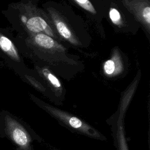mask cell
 <instances>
[{
	"label": "cell",
	"mask_w": 150,
	"mask_h": 150,
	"mask_svg": "<svg viewBox=\"0 0 150 150\" xmlns=\"http://www.w3.org/2000/svg\"><path fill=\"white\" fill-rule=\"evenodd\" d=\"M28 29L34 32L45 30L48 26L46 21L39 16H35L29 19L26 22Z\"/></svg>",
	"instance_id": "5"
},
{
	"label": "cell",
	"mask_w": 150,
	"mask_h": 150,
	"mask_svg": "<svg viewBox=\"0 0 150 150\" xmlns=\"http://www.w3.org/2000/svg\"><path fill=\"white\" fill-rule=\"evenodd\" d=\"M110 17L112 21L115 23H117L120 19V15L119 12L114 8H111L110 9Z\"/></svg>",
	"instance_id": "10"
},
{
	"label": "cell",
	"mask_w": 150,
	"mask_h": 150,
	"mask_svg": "<svg viewBox=\"0 0 150 150\" xmlns=\"http://www.w3.org/2000/svg\"><path fill=\"white\" fill-rule=\"evenodd\" d=\"M0 137L8 139L15 150H35L33 142H42L29 125L6 110L0 112Z\"/></svg>",
	"instance_id": "1"
},
{
	"label": "cell",
	"mask_w": 150,
	"mask_h": 150,
	"mask_svg": "<svg viewBox=\"0 0 150 150\" xmlns=\"http://www.w3.org/2000/svg\"><path fill=\"white\" fill-rule=\"evenodd\" d=\"M52 150H60V149H54V148H52Z\"/></svg>",
	"instance_id": "12"
},
{
	"label": "cell",
	"mask_w": 150,
	"mask_h": 150,
	"mask_svg": "<svg viewBox=\"0 0 150 150\" xmlns=\"http://www.w3.org/2000/svg\"><path fill=\"white\" fill-rule=\"evenodd\" d=\"M142 16L146 22L149 24L150 22V8L149 6H147L144 9Z\"/></svg>",
	"instance_id": "11"
},
{
	"label": "cell",
	"mask_w": 150,
	"mask_h": 150,
	"mask_svg": "<svg viewBox=\"0 0 150 150\" xmlns=\"http://www.w3.org/2000/svg\"><path fill=\"white\" fill-rule=\"evenodd\" d=\"M104 68L107 74H111L115 70V63L112 60H108L105 63Z\"/></svg>",
	"instance_id": "8"
},
{
	"label": "cell",
	"mask_w": 150,
	"mask_h": 150,
	"mask_svg": "<svg viewBox=\"0 0 150 150\" xmlns=\"http://www.w3.org/2000/svg\"><path fill=\"white\" fill-rule=\"evenodd\" d=\"M0 48L12 58L18 60L19 56L12 42L0 33Z\"/></svg>",
	"instance_id": "4"
},
{
	"label": "cell",
	"mask_w": 150,
	"mask_h": 150,
	"mask_svg": "<svg viewBox=\"0 0 150 150\" xmlns=\"http://www.w3.org/2000/svg\"><path fill=\"white\" fill-rule=\"evenodd\" d=\"M35 41L39 46L46 49L53 47L54 44L53 39L45 34L37 35L35 38Z\"/></svg>",
	"instance_id": "6"
},
{
	"label": "cell",
	"mask_w": 150,
	"mask_h": 150,
	"mask_svg": "<svg viewBox=\"0 0 150 150\" xmlns=\"http://www.w3.org/2000/svg\"><path fill=\"white\" fill-rule=\"evenodd\" d=\"M76 1L84 9L88 11H90L93 13L96 12L94 8L93 7L92 5L90 4L88 0H76Z\"/></svg>",
	"instance_id": "9"
},
{
	"label": "cell",
	"mask_w": 150,
	"mask_h": 150,
	"mask_svg": "<svg viewBox=\"0 0 150 150\" xmlns=\"http://www.w3.org/2000/svg\"><path fill=\"white\" fill-rule=\"evenodd\" d=\"M32 98L40 108L71 132L99 141H107L105 135L81 118L33 97Z\"/></svg>",
	"instance_id": "2"
},
{
	"label": "cell",
	"mask_w": 150,
	"mask_h": 150,
	"mask_svg": "<svg viewBox=\"0 0 150 150\" xmlns=\"http://www.w3.org/2000/svg\"><path fill=\"white\" fill-rule=\"evenodd\" d=\"M125 114V112L117 110L107 120L111 127L117 150H129L124 128Z\"/></svg>",
	"instance_id": "3"
},
{
	"label": "cell",
	"mask_w": 150,
	"mask_h": 150,
	"mask_svg": "<svg viewBox=\"0 0 150 150\" xmlns=\"http://www.w3.org/2000/svg\"><path fill=\"white\" fill-rule=\"evenodd\" d=\"M56 27L59 33L65 39H70L71 37V32L67 28L66 25L61 21H59L56 23Z\"/></svg>",
	"instance_id": "7"
}]
</instances>
